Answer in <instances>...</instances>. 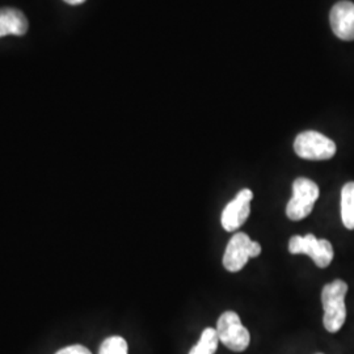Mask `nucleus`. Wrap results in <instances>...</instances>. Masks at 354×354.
Instances as JSON below:
<instances>
[{"label":"nucleus","instance_id":"2","mask_svg":"<svg viewBox=\"0 0 354 354\" xmlns=\"http://www.w3.org/2000/svg\"><path fill=\"white\" fill-rule=\"evenodd\" d=\"M319 187L310 178L298 177L292 183V197L286 206V215L291 221H302L311 214L319 198Z\"/></svg>","mask_w":354,"mask_h":354},{"label":"nucleus","instance_id":"12","mask_svg":"<svg viewBox=\"0 0 354 354\" xmlns=\"http://www.w3.org/2000/svg\"><path fill=\"white\" fill-rule=\"evenodd\" d=\"M99 354H129L127 340L121 336H111L102 342Z\"/></svg>","mask_w":354,"mask_h":354},{"label":"nucleus","instance_id":"9","mask_svg":"<svg viewBox=\"0 0 354 354\" xmlns=\"http://www.w3.org/2000/svg\"><path fill=\"white\" fill-rule=\"evenodd\" d=\"M28 20L24 13L15 8L0 10V37L15 35L23 36L28 30Z\"/></svg>","mask_w":354,"mask_h":354},{"label":"nucleus","instance_id":"3","mask_svg":"<svg viewBox=\"0 0 354 354\" xmlns=\"http://www.w3.org/2000/svg\"><path fill=\"white\" fill-rule=\"evenodd\" d=\"M219 342L234 352H244L251 342L248 329L241 324V317L234 311L223 313L216 322Z\"/></svg>","mask_w":354,"mask_h":354},{"label":"nucleus","instance_id":"7","mask_svg":"<svg viewBox=\"0 0 354 354\" xmlns=\"http://www.w3.org/2000/svg\"><path fill=\"white\" fill-rule=\"evenodd\" d=\"M253 193L251 189H241L232 201L226 205L223 213H222V226L223 228L232 232L236 231L245 223L251 213V201H252Z\"/></svg>","mask_w":354,"mask_h":354},{"label":"nucleus","instance_id":"10","mask_svg":"<svg viewBox=\"0 0 354 354\" xmlns=\"http://www.w3.org/2000/svg\"><path fill=\"white\" fill-rule=\"evenodd\" d=\"M342 219L345 227L354 230V181L342 187Z\"/></svg>","mask_w":354,"mask_h":354},{"label":"nucleus","instance_id":"4","mask_svg":"<svg viewBox=\"0 0 354 354\" xmlns=\"http://www.w3.org/2000/svg\"><path fill=\"white\" fill-rule=\"evenodd\" d=\"M261 253V245L257 241H251V238L244 232H236L228 241L223 266L231 273L241 270L247 261L253 257H257Z\"/></svg>","mask_w":354,"mask_h":354},{"label":"nucleus","instance_id":"13","mask_svg":"<svg viewBox=\"0 0 354 354\" xmlns=\"http://www.w3.org/2000/svg\"><path fill=\"white\" fill-rule=\"evenodd\" d=\"M55 354H92L88 348L83 346V345H70L66 346L64 349L58 351Z\"/></svg>","mask_w":354,"mask_h":354},{"label":"nucleus","instance_id":"1","mask_svg":"<svg viewBox=\"0 0 354 354\" xmlns=\"http://www.w3.org/2000/svg\"><path fill=\"white\" fill-rule=\"evenodd\" d=\"M348 285L342 279H335L327 283L322 291V304L324 310L323 324L330 333H336L342 328L346 319L345 295Z\"/></svg>","mask_w":354,"mask_h":354},{"label":"nucleus","instance_id":"8","mask_svg":"<svg viewBox=\"0 0 354 354\" xmlns=\"http://www.w3.org/2000/svg\"><path fill=\"white\" fill-rule=\"evenodd\" d=\"M329 23L333 33L342 41L354 39V4L342 0L333 6L329 15Z\"/></svg>","mask_w":354,"mask_h":354},{"label":"nucleus","instance_id":"11","mask_svg":"<svg viewBox=\"0 0 354 354\" xmlns=\"http://www.w3.org/2000/svg\"><path fill=\"white\" fill-rule=\"evenodd\" d=\"M219 344L216 329L207 327L203 329L200 340L190 349L189 354H214Z\"/></svg>","mask_w":354,"mask_h":354},{"label":"nucleus","instance_id":"14","mask_svg":"<svg viewBox=\"0 0 354 354\" xmlns=\"http://www.w3.org/2000/svg\"><path fill=\"white\" fill-rule=\"evenodd\" d=\"M66 3H68V4H71V6H77V4H82V3H84L86 0H64Z\"/></svg>","mask_w":354,"mask_h":354},{"label":"nucleus","instance_id":"5","mask_svg":"<svg viewBox=\"0 0 354 354\" xmlns=\"http://www.w3.org/2000/svg\"><path fill=\"white\" fill-rule=\"evenodd\" d=\"M294 151L307 160H328L336 153V145L317 131H304L294 140Z\"/></svg>","mask_w":354,"mask_h":354},{"label":"nucleus","instance_id":"6","mask_svg":"<svg viewBox=\"0 0 354 354\" xmlns=\"http://www.w3.org/2000/svg\"><path fill=\"white\" fill-rule=\"evenodd\" d=\"M289 252L291 254L310 256L319 268H327L333 260L332 244L326 239H317L313 234L306 236H292L289 241Z\"/></svg>","mask_w":354,"mask_h":354}]
</instances>
